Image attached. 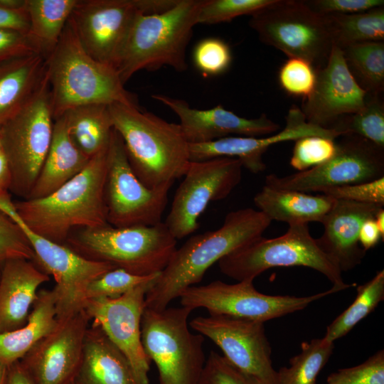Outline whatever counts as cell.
<instances>
[{"mask_svg":"<svg viewBox=\"0 0 384 384\" xmlns=\"http://www.w3.org/2000/svg\"><path fill=\"white\" fill-rule=\"evenodd\" d=\"M56 297L53 289H41L27 323L0 334V363L8 366L20 361L57 326Z\"/></svg>","mask_w":384,"mask_h":384,"instance_id":"obj_29","label":"cell"},{"mask_svg":"<svg viewBox=\"0 0 384 384\" xmlns=\"http://www.w3.org/2000/svg\"><path fill=\"white\" fill-rule=\"evenodd\" d=\"M0 212L22 230L34 253L33 262L55 281L57 319L83 309L85 293L95 278L116 268L107 262L92 261L80 255L65 244L48 240L33 232L21 220L10 199L0 202Z\"/></svg>","mask_w":384,"mask_h":384,"instance_id":"obj_13","label":"cell"},{"mask_svg":"<svg viewBox=\"0 0 384 384\" xmlns=\"http://www.w3.org/2000/svg\"><path fill=\"white\" fill-rule=\"evenodd\" d=\"M46 75L54 119L67 110L89 104L121 102L139 106L117 70L92 58L83 48L69 20L47 56Z\"/></svg>","mask_w":384,"mask_h":384,"instance_id":"obj_4","label":"cell"},{"mask_svg":"<svg viewBox=\"0 0 384 384\" xmlns=\"http://www.w3.org/2000/svg\"><path fill=\"white\" fill-rule=\"evenodd\" d=\"M77 0H26L28 36L47 56L57 45Z\"/></svg>","mask_w":384,"mask_h":384,"instance_id":"obj_31","label":"cell"},{"mask_svg":"<svg viewBox=\"0 0 384 384\" xmlns=\"http://www.w3.org/2000/svg\"><path fill=\"white\" fill-rule=\"evenodd\" d=\"M11 171L0 138V196L9 193Z\"/></svg>","mask_w":384,"mask_h":384,"instance_id":"obj_51","label":"cell"},{"mask_svg":"<svg viewBox=\"0 0 384 384\" xmlns=\"http://www.w3.org/2000/svg\"><path fill=\"white\" fill-rule=\"evenodd\" d=\"M315 12L322 14H355L383 6V0H314L305 1Z\"/></svg>","mask_w":384,"mask_h":384,"instance_id":"obj_46","label":"cell"},{"mask_svg":"<svg viewBox=\"0 0 384 384\" xmlns=\"http://www.w3.org/2000/svg\"><path fill=\"white\" fill-rule=\"evenodd\" d=\"M176 240L164 222L123 228L107 223L74 230L64 244L86 259L148 276L166 267L176 249Z\"/></svg>","mask_w":384,"mask_h":384,"instance_id":"obj_6","label":"cell"},{"mask_svg":"<svg viewBox=\"0 0 384 384\" xmlns=\"http://www.w3.org/2000/svg\"><path fill=\"white\" fill-rule=\"evenodd\" d=\"M368 95L351 73L342 49L334 44L326 64L316 70L314 87L300 109L308 122L331 129L340 117L363 110Z\"/></svg>","mask_w":384,"mask_h":384,"instance_id":"obj_20","label":"cell"},{"mask_svg":"<svg viewBox=\"0 0 384 384\" xmlns=\"http://www.w3.org/2000/svg\"><path fill=\"white\" fill-rule=\"evenodd\" d=\"M33 53L42 54L27 33L14 30L0 29V62Z\"/></svg>","mask_w":384,"mask_h":384,"instance_id":"obj_47","label":"cell"},{"mask_svg":"<svg viewBox=\"0 0 384 384\" xmlns=\"http://www.w3.org/2000/svg\"><path fill=\"white\" fill-rule=\"evenodd\" d=\"M284 128L272 134L262 137L231 136L214 141L189 144L191 161H205L220 157L238 159L252 174L266 169L263 154L273 144L308 136H320L336 139L339 134L333 129L323 128L307 122L300 107L292 105L286 116Z\"/></svg>","mask_w":384,"mask_h":384,"instance_id":"obj_21","label":"cell"},{"mask_svg":"<svg viewBox=\"0 0 384 384\" xmlns=\"http://www.w3.org/2000/svg\"><path fill=\"white\" fill-rule=\"evenodd\" d=\"M151 97L170 108L178 117L189 144H199L238 135L262 137L280 130V126L262 114L255 119L237 115L218 105L208 110L191 108L184 100L161 94Z\"/></svg>","mask_w":384,"mask_h":384,"instance_id":"obj_22","label":"cell"},{"mask_svg":"<svg viewBox=\"0 0 384 384\" xmlns=\"http://www.w3.org/2000/svg\"><path fill=\"white\" fill-rule=\"evenodd\" d=\"M192 309L145 308L141 321V340L148 358L158 370L159 384H198L206 356L204 336L193 334L188 319Z\"/></svg>","mask_w":384,"mask_h":384,"instance_id":"obj_8","label":"cell"},{"mask_svg":"<svg viewBox=\"0 0 384 384\" xmlns=\"http://www.w3.org/2000/svg\"><path fill=\"white\" fill-rule=\"evenodd\" d=\"M278 81L287 94L305 99L314 87L316 70L304 59L288 58L279 68Z\"/></svg>","mask_w":384,"mask_h":384,"instance_id":"obj_41","label":"cell"},{"mask_svg":"<svg viewBox=\"0 0 384 384\" xmlns=\"http://www.w3.org/2000/svg\"><path fill=\"white\" fill-rule=\"evenodd\" d=\"M205 0H178L157 14H139L121 52L116 70L124 84L141 70L154 71L170 66L187 69L186 52Z\"/></svg>","mask_w":384,"mask_h":384,"instance_id":"obj_5","label":"cell"},{"mask_svg":"<svg viewBox=\"0 0 384 384\" xmlns=\"http://www.w3.org/2000/svg\"><path fill=\"white\" fill-rule=\"evenodd\" d=\"M337 291L330 289L307 297L269 295L258 292L253 282L228 284L215 280L205 285H194L179 295L181 305L203 308L210 315H223L265 322L302 310L309 304Z\"/></svg>","mask_w":384,"mask_h":384,"instance_id":"obj_15","label":"cell"},{"mask_svg":"<svg viewBox=\"0 0 384 384\" xmlns=\"http://www.w3.org/2000/svg\"><path fill=\"white\" fill-rule=\"evenodd\" d=\"M175 4V0H77L69 22L85 51L116 70L137 16L161 13Z\"/></svg>","mask_w":384,"mask_h":384,"instance_id":"obj_11","label":"cell"},{"mask_svg":"<svg viewBox=\"0 0 384 384\" xmlns=\"http://www.w3.org/2000/svg\"><path fill=\"white\" fill-rule=\"evenodd\" d=\"M377 227L383 237L384 238V209L383 208L380 209L374 218Z\"/></svg>","mask_w":384,"mask_h":384,"instance_id":"obj_52","label":"cell"},{"mask_svg":"<svg viewBox=\"0 0 384 384\" xmlns=\"http://www.w3.org/2000/svg\"><path fill=\"white\" fill-rule=\"evenodd\" d=\"M108 105H80L61 115L70 139L90 159L109 146L114 127Z\"/></svg>","mask_w":384,"mask_h":384,"instance_id":"obj_30","label":"cell"},{"mask_svg":"<svg viewBox=\"0 0 384 384\" xmlns=\"http://www.w3.org/2000/svg\"><path fill=\"white\" fill-rule=\"evenodd\" d=\"M173 184L157 188L144 186L129 164L121 137L113 129L107 149L104 190L108 224L123 228L161 223Z\"/></svg>","mask_w":384,"mask_h":384,"instance_id":"obj_12","label":"cell"},{"mask_svg":"<svg viewBox=\"0 0 384 384\" xmlns=\"http://www.w3.org/2000/svg\"><path fill=\"white\" fill-rule=\"evenodd\" d=\"M1 266H0V272H1Z\"/></svg>","mask_w":384,"mask_h":384,"instance_id":"obj_55","label":"cell"},{"mask_svg":"<svg viewBox=\"0 0 384 384\" xmlns=\"http://www.w3.org/2000/svg\"><path fill=\"white\" fill-rule=\"evenodd\" d=\"M188 324L217 345L235 368L267 384H277V372L263 322L209 314L196 316Z\"/></svg>","mask_w":384,"mask_h":384,"instance_id":"obj_17","label":"cell"},{"mask_svg":"<svg viewBox=\"0 0 384 384\" xmlns=\"http://www.w3.org/2000/svg\"><path fill=\"white\" fill-rule=\"evenodd\" d=\"M271 220L245 208L228 213L218 229L189 238L173 253L145 297V308L163 310L189 287L199 283L215 262L262 236Z\"/></svg>","mask_w":384,"mask_h":384,"instance_id":"obj_1","label":"cell"},{"mask_svg":"<svg viewBox=\"0 0 384 384\" xmlns=\"http://www.w3.org/2000/svg\"><path fill=\"white\" fill-rule=\"evenodd\" d=\"M90 159L70 139L63 117L55 118L50 148L26 199L41 198L52 193L82 171Z\"/></svg>","mask_w":384,"mask_h":384,"instance_id":"obj_26","label":"cell"},{"mask_svg":"<svg viewBox=\"0 0 384 384\" xmlns=\"http://www.w3.org/2000/svg\"><path fill=\"white\" fill-rule=\"evenodd\" d=\"M383 238L377 227L374 218L366 220L359 231L358 241L361 247L367 251L374 247Z\"/></svg>","mask_w":384,"mask_h":384,"instance_id":"obj_49","label":"cell"},{"mask_svg":"<svg viewBox=\"0 0 384 384\" xmlns=\"http://www.w3.org/2000/svg\"><path fill=\"white\" fill-rule=\"evenodd\" d=\"M341 49L358 84L369 95H381L384 90L383 41L355 43Z\"/></svg>","mask_w":384,"mask_h":384,"instance_id":"obj_33","label":"cell"},{"mask_svg":"<svg viewBox=\"0 0 384 384\" xmlns=\"http://www.w3.org/2000/svg\"><path fill=\"white\" fill-rule=\"evenodd\" d=\"M193 59L196 68L205 76L222 74L230 67L232 53L223 40L209 37L200 41L195 46Z\"/></svg>","mask_w":384,"mask_h":384,"instance_id":"obj_40","label":"cell"},{"mask_svg":"<svg viewBox=\"0 0 384 384\" xmlns=\"http://www.w3.org/2000/svg\"><path fill=\"white\" fill-rule=\"evenodd\" d=\"M325 16L334 43L341 48L355 43L384 40L383 6L360 13Z\"/></svg>","mask_w":384,"mask_h":384,"instance_id":"obj_32","label":"cell"},{"mask_svg":"<svg viewBox=\"0 0 384 384\" xmlns=\"http://www.w3.org/2000/svg\"><path fill=\"white\" fill-rule=\"evenodd\" d=\"M107 149L92 156L82 171L48 196L13 202L26 226L64 244L74 230L107 224L104 198Z\"/></svg>","mask_w":384,"mask_h":384,"instance_id":"obj_2","label":"cell"},{"mask_svg":"<svg viewBox=\"0 0 384 384\" xmlns=\"http://www.w3.org/2000/svg\"><path fill=\"white\" fill-rule=\"evenodd\" d=\"M321 193L336 200L384 206V176L370 181L328 188Z\"/></svg>","mask_w":384,"mask_h":384,"instance_id":"obj_45","label":"cell"},{"mask_svg":"<svg viewBox=\"0 0 384 384\" xmlns=\"http://www.w3.org/2000/svg\"><path fill=\"white\" fill-rule=\"evenodd\" d=\"M90 319L83 309L58 319L20 362L37 384H65L75 377Z\"/></svg>","mask_w":384,"mask_h":384,"instance_id":"obj_19","label":"cell"},{"mask_svg":"<svg viewBox=\"0 0 384 384\" xmlns=\"http://www.w3.org/2000/svg\"><path fill=\"white\" fill-rule=\"evenodd\" d=\"M108 106L129 164L144 186L157 188L184 176L191 161L189 143L178 124L139 106L121 102Z\"/></svg>","mask_w":384,"mask_h":384,"instance_id":"obj_3","label":"cell"},{"mask_svg":"<svg viewBox=\"0 0 384 384\" xmlns=\"http://www.w3.org/2000/svg\"><path fill=\"white\" fill-rule=\"evenodd\" d=\"M334 348L322 338L301 344V352L289 360V367L277 372V384H316V378L328 362Z\"/></svg>","mask_w":384,"mask_h":384,"instance_id":"obj_35","label":"cell"},{"mask_svg":"<svg viewBox=\"0 0 384 384\" xmlns=\"http://www.w3.org/2000/svg\"><path fill=\"white\" fill-rule=\"evenodd\" d=\"M46 63L40 53L0 62V126L34 95L45 78Z\"/></svg>","mask_w":384,"mask_h":384,"instance_id":"obj_27","label":"cell"},{"mask_svg":"<svg viewBox=\"0 0 384 384\" xmlns=\"http://www.w3.org/2000/svg\"><path fill=\"white\" fill-rule=\"evenodd\" d=\"M335 154L325 163L284 176L270 174L265 186L276 190L319 192L384 176V147L359 136H341Z\"/></svg>","mask_w":384,"mask_h":384,"instance_id":"obj_14","label":"cell"},{"mask_svg":"<svg viewBox=\"0 0 384 384\" xmlns=\"http://www.w3.org/2000/svg\"><path fill=\"white\" fill-rule=\"evenodd\" d=\"M75 378L78 384H138L126 356L93 323L87 330Z\"/></svg>","mask_w":384,"mask_h":384,"instance_id":"obj_25","label":"cell"},{"mask_svg":"<svg viewBox=\"0 0 384 384\" xmlns=\"http://www.w3.org/2000/svg\"><path fill=\"white\" fill-rule=\"evenodd\" d=\"M156 279L145 282L117 298L87 300L84 309L128 360L138 384H149L150 360L141 340L145 297Z\"/></svg>","mask_w":384,"mask_h":384,"instance_id":"obj_18","label":"cell"},{"mask_svg":"<svg viewBox=\"0 0 384 384\" xmlns=\"http://www.w3.org/2000/svg\"><path fill=\"white\" fill-rule=\"evenodd\" d=\"M54 117L46 75L31 99L0 126L11 171L9 192L26 199L50 146Z\"/></svg>","mask_w":384,"mask_h":384,"instance_id":"obj_10","label":"cell"},{"mask_svg":"<svg viewBox=\"0 0 384 384\" xmlns=\"http://www.w3.org/2000/svg\"><path fill=\"white\" fill-rule=\"evenodd\" d=\"M50 277L32 260L11 259L0 272V334L16 330L28 321L38 288Z\"/></svg>","mask_w":384,"mask_h":384,"instance_id":"obj_24","label":"cell"},{"mask_svg":"<svg viewBox=\"0 0 384 384\" xmlns=\"http://www.w3.org/2000/svg\"><path fill=\"white\" fill-rule=\"evenodd\" d=\"M242 165L235 158L190 161L174 196L165 225L176 239L198 228V219L212 201L227 198L240 183Z\"/></svg>","mask_w":384,"mask_h":384,"instance_id":"obj_16","label":"cell"},{"mask_svg":"<svg viewBox=\"0 0 384 384\" xmlns=\"http://www.w3.org/2000/svg\"><path fill=\"white\" fill-rule=\"evenodd\" d=\"M218 264L223 274L238 282H253L272 267L302 266L324 274L337 292L353 286L344 282L339 267L319 247L306 223L289 225L287 231L277 238L261 236L223 257Z\"/></svg>","mask_w":384,"mask_h":384,"instance_id":"obj_7","label":"cell"},{"mask_svg":"<svg viewBox=\"0 0 384 384\" xmlns=\"http://www.w3.org/2000/svg\"><path fill=\"white\" fill-rule=\"evenodd\" d=\"M198 384H267L232 365L223 356L212 351Z\"/></svg>","mask_w":384,"mask_h":384,"instance_id":"obj_43","label":"cell"},{"mask_svg":"<svg viewBox=\"0 0 384 384\" xmlns=\"http://www.w3.org/2000/svg\"><path fill=\"white\" fill-rule=\"evenodd\" d=\"M336 151V142L328 137L308 136L295 141L290 166L304 171L329 160Z\"/></svg>","mask_w":384,"mask_h":384,"instance_id":"obj_39","label":"cell"},{"mask_svg":"<svg viewBox=\"0 0 384 384\" xmlns=\"http://www.w3.org/2000/svg\"><path fill=\"white\" fill-rule=\"evenodd\" d=\"M383 206L336 200L321 222L324 231L316 238L319 247L346 272L360 265L366 251L360 246L358 234L363 223L374 218Z\"/></svg>","mask_w":384,"mask_h":384,"instance_id":"obj_23","label":"cell"},{"mask_svg":"<svg viewBox=\"0 0 384 384\" xmlns=\"http://www.w3.org/2000/svg\"><path fill=\"white\" fill-rule=\"evenodd\" d=\"M383 299L384 271L380 270L370 280L358 287L355 300L327 326L323 338L334 343L344 336L370 314Z\"/></svg>","mask_w":384,"mask_h":384,"instance_id":"obj_34","label":"cell"},{"mask_svg":"<svg viewBox=\"0 0 384 384\" xmlns=\"http://www.w3.org/2000/svg\"><path fill=\"white\" fill-rule=\"evenodd\" d=\"M65 384H78L75 380V378H72L71 380H70L69 381H68L67 383H65Z\"/></svg>","mask_w":384,"mask_h":384,"instance_id":"obj_54","label":"cell"},{"mask_svg":"<svg viewBox=\"0 0 384 384\" xmlns=\"http://www.w3.org/2000/svg\"><path fill=\"white\" fill-rule=\"evenodd\" d=\"M14 258L33 262L34 253L21 228L9 216L0 213V266Z\"/></svg>","mask_w":384,"mask_h":384,"instance_id":"obj_44","label":"cell"},{"mask_svg":"<svg viewBox=\"0 0 384 384\" xmlns=\"http://www.w3.org/2000/svg\"><path fill=\"white\" fill-rule=\"evenodd\" d=\"M326 384H384V352L378 351L358 366L330 374Z\"/></svg>","mask_w":384,"mask_h":384,"instance_id":"obj_42","label":"cell"},{"mask_svg":"<svg viewBox=\"0 0 384 384\" xmlns=\"http://www.w3.org/2000/svg\"><path fill=\"white\" fill-rule=\"evenodd\" d=\"M7 366L0 363V384H5Z\"/></svg>","mask_w":384,"mask_h":384,"instance_id":"obj_53","label":"cell"},{"mask_svg":"<svg viewBox=\"0 0 384 384\" xmlns=\"http://www.w3.org/2000/svg\"><path fill=\"white\" fill-rule=\"evenodd\" d=\"M5 384H37L20 361L7 366Z\"/></svg>","mask_w":384,"mask_h":384,"instance_id":"obj_50","label":"cell"},{"mask_svg":"<svg viewBox=\"0 0 384 384\" xmlns=\"http://www.w3.org/2000/svg\"><path fill=\"white\" fill-rule=\"evenodd\" d=\"M249 26L263 43L308 61L316 70L326 64L334 44L326 16L305 1L274 0L251 16Z\"/></svg>","mask_w":384,"mask_h":384,"instance_id":"obj_9","label":"cell"},{"mask_svg":"<svg viewBox=\"0 0 384 384\" xmlns=\"http://www.w3.org/2000/svg\"><path fill=\"white\" fill-rule=\"evenodd\" d=\"M160 273L139 276L120 268H114L95 278L88 284L85 293V300L86 302L99 298H117L145 282L157 279Z\"/></svg>","mask_w":384,"mask_h":384,"instance_id":"obj_37","label":"cell"},{"mask_svg":"<svg viewBox=\"0 0 384 384\" xmlns=\"http://www.w3.org/2000/svg\"><path fill=\"white\" fill-rule=\"evenodd\" d=\"M331 129L340 137L356 135L384 147V104L381 95H368L361 111L340 117Z\"/></svg>","mask_w":384,"mask_h":384,"instance_id":"obj_36","label":"cell"},{"mask_svg":"<svg viewBox=\"0 0 384 384\" xmlns=\"http://www.w3.org/2000/svg\"><path fill=\"white\" fill-rule=\"evenodd\" d=\"M258 210L271 221L292 224L321 223L333 207L336 199L324 194L311 195L294 191H281L264 186L255 196Z\"/></svg>","mask_w":384,"mask_h":384,"instance_id":"obj_28","label":"cell"},{"mask_svg":"<svg viewBox=\"0 0 384 384\" xmlns=\"http://www.w3.org/2000/svg\"><path fill=\"white\" fill-rule=\"evenodd\" d=\"M30 23L26 8L10 9L0 5V29H9L27 33Z\"/></svg>","mask_w":384,"mask_h":384,"instance_id":"obj_48","label":"cell"},{"mask_svg":"<svg viewBox=\"0 0 384 384\" xmlns=\"http://www.w3.org/2000/svg\"><path fill=\"white\" fill-rule=\"evenodd\" d=\"M274 0H205L198 18V24L228 22L245 15L252 16Z\"/></svg>","mask_w":384,"mask_h":384,"instance_id":"obj_38","label":"cell"}]
</instances>
